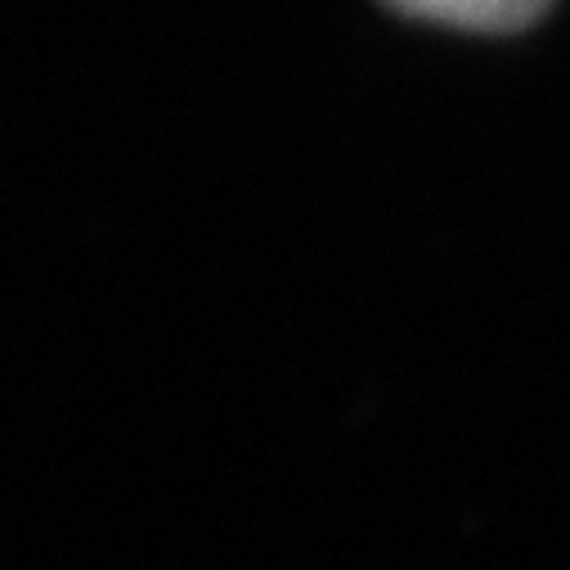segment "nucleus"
<instances>
[{"mask_svg": "<svg viewBox=\"0 0 570 570\" xmlns=\"http://www.w3.org/2000/svg\"><path fill=\"white\" fill-rule=\"evenodd\" d=\"M386 6L417 14V19L472 28V32H517L543 19L552 0H386Z\"/></svg>", "mask_w": 570, "mask_h": 570, "instance_id": "obj_1", "label": "nucleus"}]
</instances>
